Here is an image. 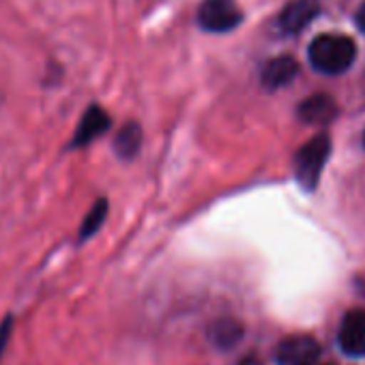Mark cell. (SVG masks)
<instances>
[{"label":"cell","instance_id":"12","mask_svg":"<svg viewBox=\"0 0 365 365\" xmlns=\"http://www.w3.org/2000/svg\"><path fill=\"white\" fill-rule=\"evenodd\" d=\"M106 217H108V200H97L93 205V209L88 211V215L84 217L82 226H80V241L91 239L103 226Z\"/></svg>","mask_w":365,"mask_h":365},{"label":"cell","instance_id":"1","mask_svg":"<svg viewBox=\"0 0 365 365\" xmlns=\"http://www.w3.org/2000/svg\"><path fill=\"white\" fill-rule=\"evenodd\" d=\"M309 63L316 71L327 73V76H337L350 69V65L356 58V46L350 37L329 33V35H318L307 50Z\"/></svg>","mask_w":365,"mask_h":365},{"label":"cell","instance_id":"14","mask_svg":"<svg viewBox=\"0 0 365 365\" xmlns=\"http://www.w3.org/2000/svg\"><path fill=\"white\" fill-rule=\"evenodd\" d=\"M354 20H356V26L361 29V33H365V3L359 7V11H356V18H354Z\"/></svg>","mask_w":365,"mask_h":365},{"label":"cell","instance_id":"4","mask_svg":"<svg viewBox=\"0 0 365 365\" xmlns=\"http://www.w3.org/2000/svg\"><path fill=\"white\" fill-rule=\"evenodd\" d=\"M320 359V344L312 335H288L275 348L277 365H316Z\"/></svg>","mask_w":365,"mask_h":365},{"label":"cell","instance_id":"2","mask_svg":"<svg viewBox=\"0 0 365 365\" xmlns=\"http://www.w3.org/2000/svg\"><path fill=\"white\" fill-rule=\"evenodd\" d=\"M329 155H331V138L327 133H320V135L312 138L307 144H303L297 150V155H294V176H297V182L305 192L316 190Z\"/></svg>","mask_w":365,"mask_h":365},{"label":"cell","instance_id":"11","mask_svg":"<svg viewBox=\"0 0 365 365\" xmlns=\"http://www.w3.org/2000/svg\"><path fill=\"white\" fill-rule=\"evenodd\" d=\"M241 335H243V327L232 318H222L211 329V339L220 348H232L241 339Z\"/></svg>","mask_w":365,"mask_h":365},{"label":"cell","instance_id":"3","mask_svg":"<svg viewBox=\"0 0 365 365\" xmlns=\"http://www.w3.org/2000/svg\"><path fill=\"white\" fill-rule=\"evenodd\" d=\"M243 20L237 0H205L198 9V24L209 33H228Z\"/></svg>","mask_w":365,"mask_h":365},{"label":"cell","instance_id":"10","mask_svg":"<svg viewBox=\"0 0 365 365\" xmlns=\"http://www.w3.org/2000/svg\"><path fill=\"white\" fill-rule=\"evenodd\" d=\"M142 148V127L138 123H127L114 138V153L120 159H133Z\"/></svg>","mask_w":365,"mask_h":365},{"label":"cell","instance_id":"5","mask_svg":"<svg viewBox=\"0 0 365 365\" xmlns=\"http://www.w3.org/2000/svg\"><path fill=\"white\" fill-rule=\"evenodd\" d=\"M320 14L318 0H290L277 18V29L282 35H297L307 29Z\"/></svg>","mask_w":365,"mask_h":365},{"label":"cell","instance_id":"13","mask_svg":"<svg viewBox=\"0 0 365 365\" xmlns=\"http://www.w3.org/2000/svg\"><path fill=\"white\" fill-rule=\"evenodd\" d=\"M11 331H14V318L7 316L3 320V324H0V356H3L7 344H9V337H11Z\"/></svg>","mask_w":365,"mask_h":365},{"label":"cell","instance_id":"8","mask_svg":"<svg viewBox=\"0 0 365 365\" xmlns=\"http://www.w3.org/2000/svg\"><path fill=\"white\" fill-rule=\"evenodd\" d=\"M299 73V65L292 56H277L269 61L262 69V86L267 91H277L290 84Z\"/></svg>","mask_w":365,"mask_h":365},{"label":"cell","instance_id":"15","mask_svg":"<svg viewBox=\"0 0 365 365\" xmlns=\"http://www.w3.org/2000/svg\"><path fill=\"white\" fill-rule=\"evenodd\" d=\"M237 365H262L256 356H245V359H241Z\"/></svg>","mask_w":365,"mask_h":365},{"label":"cell","instance_id":"6","mask_svg":"<svg viewBox=\"0 0 365 365\" xmlns=\"http://www.w3.org/2000/svg\"><path fill=\"white\" fill-rule=\"evenodd\" d=\"M337 341L348 356H365V309H352L344 316Z\"/></svg>","mask_w":365,"mask_h":365},{"label":"cell","instance_id":"16","mask_svg":"<svg viewBox=\"0 0 365 365\" xmlns=\"http://www.w3.org/2000/svg\"><path fill=\"white\" fill-rule=\"evenodd\" d=\"M363 144H365V133H363Z\"/></svg>","mask_w":365,"mask_h":365},{"label":"cell","instance_id":"9","mask_svg":"<svg viewBox=\"0 0 365 365\" xmlns=\"http://www.w3.org/2000/svg\"><path fill=\"white\" fill-rule=\"evenodd\" d=\"M299 118L309 125H324L337 116V106L329 95H312L299 106Z\"/></svg>","mask_w":365,"mask_h":365},{"label":"cell","instance_id":"7","mask_svg":"<svg viewBox=\"0 0 365 365\" xmlns=\"http://www.w3.org/2000/svg\"><path fill=\"white\" fill-rule=\"evenodd\" d=\"M108 127H110V116H108V112L101 110L99 106H91V108L84 112V116H82V120H80V125H78V129H76V133H73V138H71V148H80V146L91 144V142L97 140L101 133H106Z\"/></svg>","mask_w":365,"mask_h":365}]
</instances>
